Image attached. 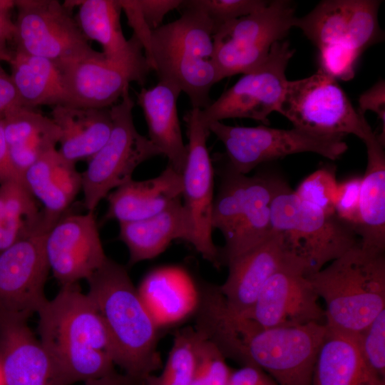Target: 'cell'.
<instances>
[{
    "label": "cell",
    "instance_id": "1",
    "mask_svg": "<svg viewBox=\"0 0 385 385\" xmlns=\"http://www.w3.org/2000/svg\"><path fill=\"white\" fill-rule=\"evenodd\" d=\"M194 327L212 341L225 358L259 367L279 385H311L325 324L261 327L230 312L218 294L206 297Z\"/></svg>",
    "mask_w": 385,
    "mask_h": 385
},
{
    "label": "cell",
    "instance_id": "2",
    "mask_svg": "<svg viewBox=\"0 0 385 385\" xmlns=\"http://www.w3.org/2000/svg\"><path fill=\"white\" fill-rule=\"evenodd\" d=\"M37 314L38 339L66 385L96 379L115 371L106 325L78 283L61 286Z\"/></svg>",
    "mask_w": 385,
    "mask_h": 385
},
{
    "label": "cell",
    "instance_id": "3",
    "mask_svg": "<svg viewBox=\"0 0 385 385\" xmlns=\"http://www.w3.org/2000/svg\"><path fill=\"white\" fill-rule=\"evenodd\" d=\"M86 293L110 337L115 365L137 385L162 368L158 329L147 312L127 270L108 257L88 279Z\"/></svg>",
    "mask_w": 385,
    "mask_h": 385
},
{
    "label": "cell",
    "instance_id": "4",
    "mask_svg": "<svg viewBox=\"0 0 385 385\" xmlns=\"http://www.w3.org/2000/svg\"><path fill=\"white\" fill-rule=\"evenodd\" d=\"M325 304V324L356 334L385 309L384 253L359 243L326 267L307 275Z\"/></svg>",
    "mask_w": 385,
    "mask_h": 385
},
{
    "label": "cell",
    "instance_id": "5",
    "mask_svg": "<svg viewBox=\"0 0 385 385\" xmlns=\"http://www.w3.org/2000/svg\"><path fill=\"white\" fill-rule=\"evenodd\" d=\"M178 19L153 31L150 67L158 81L172 83L188 97L192 108L204 109L220 80L215 61L212 23L201 11L178 8Z\"/></svg>",
    "mask_w": 385,
    "mask_h": 385
},
{
    "label": "cell",
    "instance_id": "6",
    "mask_svg": "<svg viewBox=\"0 0 385 385\" xmlns=\"http://www.w3.org/2000/svg\"><path fill=\"white\" fill-rule=\"evenodd\" d=\"M381 2L326 0L305 16H296L294 26L319 51V69L335 79L348 81L354 76L359 56L381 39L378 21Z\"/></svg>",
    "mask_w": 385,
    "mask_h": 385
},
{
    "label": "cell",
    "instance_id": "7",
    "mask_svg": "<svg viewBox=\"0 0 385 385\" xmlns=\"http://www.w3.org/2000/svg\"><path fill=\"white\" fill-rule=\"evenodd\" d=\"M274 231L288 252L303 266L306 274L318 272L359 242L354 228L301 200L289 186L271 203Z\"/></svg>",
    "mask_w": 385,
    "mask_h": 385
},
{
    "label": "cell",
    "instance_id": "8",
    "mask_svg": "<svg viewBox=\"0 0 385 385\" xmlns=\"http://www.w3.org/2000/svg\"><path fill=\"white\" fill-rule=\"evenodd\" d=\"M111 108L113 128L105 145L89 160L81 173L83 206L94 212L113 190L132 180L136 168L162 152L136 130L133 118L134 101L125 92Z\"/></svg>",
    "mask_w": 385,
    "mask_h": 385
},
{
    "label": "cell",
    "instance_id": "9",
    "mask_svg": "<svg viewBox=\"0 0 385 385\" xmlns=\"http://www.w3.org/2000/svg\"><path fill=\"white\" fill-rule=\"evenodd\" d=\"M206 128L224 145L227 165L244 175L262 163L289 155L311 152L336 160L348 148L344 136L319 134L294 127L287 130L265 125L231 126L215 121Z\"/></svg>",
    "mask_w": 385,
    "mask_h": 385
},
{
    "label": "cell",
    "instance_id": "10",
    "mask_svg": "<svg viewBox=\"0 0 385 385\" xmlns=\"http://www.w3.org/2000/svg\"><path fill=\"white\" fill-rule=\"evenodd\" d=\"M16 51L43 57L59 69L86 59L104 57L93 49L69 7L57 0H16Z\"/></svg>",
    "mask_w": 385,
    "mask_h": 385
},
{
    "label": "cell",
    "instance_id": "11",
    "mask_svg": "<svg viewBox=\"0 0 385 385\" xmlns=\"http://www.w3.org/2000/svg\"><path fill=\"white\" fill-rule=\"evenodd\" d=\"M295 18L290 1L274 0L220 26L213 34V43L220 80L259 67L272 46L282 41L294 27Z\"/></svg>",
    "mask_w": 385,
    "mask_h": 385
},
{
    "label": "cell",
    "instance_id": "12",
    "mask_svg": "<svg viewBox=\"0 0 385 385\" xmlns=\"http://www.w3.org/2000/svg\"><path fill=\"white\" fill-rule=\"evenodd\" d=\"M277 112L294 128L315 133L353 134L364 140L373 131L337 79L320 69L309 77L288 81Z\"/></svg>",
    "mask_w": 385,
    "mask_h": 385
},
{
    "label": "cell",
    "instance_id": "13",
    "mask_svg": "<svg viewBox=\"0 0 385 385\" xmlns=\"http://www.w3.org/2000/svg\"><path fill=\"white\" fill-rule=\"evenodd\" d=\"M294 50L287 41L275 43L267 59L243 76L205 108L200 119L210 123L228 118H250L265 124L273 111H278L288 80L286 69Z\"/></svg>",
    "mask_w": 385,
    "mask_h": 385
},
{
    "label": "cell",
    "instance_id": "14",
    "mask_svg": "<svg viewBox=\"0 0 385 385\" xmlns=\"http://www.w3.org/2000/svg\"><path fill=\"white\" fill-rule=\"evenodd\" d=\"M200 108H192L185 115L188 128V158L182 173L183 205L190 229V243L207 261L218 268L220 250L212 240L214 170L207 148L210 132L200 119Z\"/></svg>",
    "mask_w": 385,
    "mask_h": 385
},
{
    "label": "cell",
    "instance_id": "15",
    "mask_svg": "<svg viewBox=\"0 0 385 385\" xmlns=\"http://www.w3.org/2000/svg\"><path fill=\"white\" fill-rule=\"evenodd\" d=\"M319 299L303 266L293 259L270 277L252 306L240 316L264 328L325 324Z\"/></svg>",
    "mask_w": 385,
    "mask_h": 385
},
{
    "label": "cell",
    "instance_id": "16",
    "mask_svg": "<svg viewBox=\"0 0 385 385\" xmlns=\"http://www.w3.org/2000/svg\"><path fill=\"white\" fill-rule=\"evenodd\" d=\"M46 234L21 240L0 252L1 317L28 321L47 302Z\"/></svg>",
    "mask_w": 385,
    "mask_h": 385
},
{
    "label": "cell",
    "instance_id": "17",
    "mask_svg": "<svg viewBox=\"0 0 385 385\" xmlns=\"http://www.w3.org/2000/svg\"><path fill=\"white\" fill-rule=\"evenodd\" d=\"M60 71L65 105L105 108L115 104L129 91L131 82L143 85L151 68L145 56L121 61L104 56L76 61Z\"/></svg>",
    "mask_w": 385,
    "mask_h": 385
},
{
    "label": "cell",
    "instance_id": "18",
    "mask_svg": "<svg viewBox=\"0 0 385 385\" xmlns=\"http://www.w3.org/2000/svg\"><path fill=\"white\" fill-rule=\"evenodd\" d=\"M46 260L61 286L88 279L107 260L94 212L63 215L46 232Z\"/></svg>",
    "mask_w": 385,
    "mask_h": 385
},
{
    "label": "cell",
    "instance_id": "19",
    "mask_svg": "<svg viewBox=\"0 0 385 385\" xmlns=\"http://www.w3.org/2000/svg\"><path fill=\"white\" fill-rule=\"evenodd\" d=\"M293 259L282 235L273 230L262 242L227 262V277L218 286L227 309L239 315L247 312L270 277Z\"/></svg>",
    "mask_w": 385,
    "mask_h": 385
},
{
    "label": "cell",
    "instance_id": "20",
    "mask_svg": "<svg viewBox=\"0 0 385 385\" xmlns=\"http://www.w3.org/2000/svg\"><path fill=\"white\" fill-rule=\"evenodd\" d=\"M0 362L6 385H66L27 321L0 316Z\"/></svg>",
    "mask_w": 385,
    "mask_h": 385
},
{
    "label": "cell",
    "instance_id": "21",
    "mask_svg": "<svg viewBox=\"0 0 385 385\" xmlns=\"http://www.w3.org/2000/svg\"><path fill=\"white\" fill-rule=\"evenodd\" d=\"M147 312L159 329L178 324L195 313L200 290L189 273L165 266L145 275L137 288Z\"/></svg>",
    "mask_w": 385,
    "mask_h": 385
},
{
    "label": "cell",
    "instance_id": "22",
    "mask_svg": "<svg viewBox=\"0 0 385 385\" xmlns=\"http://www.w3.org/2000/svg\"><path fill=\"white\" fill-rule=\"evenodd\" d=\"M288 186L278 175L261 173L249 176L235 229L220 250L222 265L258 245L273 232L271 203Z\"/></svg>",
    "mask_w": 385,
    "mask_h": 385
},
{
    "label": "cell",
    "instance_id": "23",
    "mask_svg": "<svg viewBox=\"0 0 385 385\" xmlns=\"http://www.w3.org/2000/svg\"><path fill=\"white\" fill-rule=\"evenodd\" d=\"M182 192V174L168 165L157 177L132 179L111 192L106 197L108 209L103 220L121 223L150 217L181 198Z\"/></svg>",
    "mask_w": 385,
    "mask_h": 385
},
{
    "label": "cell",
    "instance_id": "24",
    "mask_svg": "<svg viewBox=\"0 0 385 385\" xmlns=\"http://www.w3.org/2000/svg\"><path fill=\"white\" fill-rule=\"evenodd\" d=\"M75 164L53 149L23 173V183L42 205L50 227L63 215L81 190V173Z\"/></svg>",
    "mask_w": 385,
    "mask_h": 385
},
{
    "label": "cell",
    "instance_id": "25",
    "mask_svg": "<svg viewBox=\"0 0 385 385\" xmlns=\"http://www.w3.org/2000/svg\"><path fill=\"white\" fill-rule=\"evenodd\" d=\"M181 90L164 81L137 93L148 128L149 140L168 159L169 165L182 174L188 158V148L182 136L177 102Z\"/></svg>",
    "mask_w": 385,
    "mask_h": 385
},
{
    "label": "cell",
    "instance_id": "26",
    "mask_svg": "<svg viewBox=\"0 0 385 385\" xmlns=\"http://www.w3.org/2000/svg\"><path fill=\"white\" fill-rule=\"evenodd\" d=\"M181 198L153 216L119 223L118 237L128 248L129 265L155 258L175 240L190 243L191 229Z\"/></svg>",
    "mask_w": 385,
    "mask_h": 385
},
{
    "label": "cell",
    "instance_id": "27",
    "mask_svg": "<svg viewBox=\"0 0 385 385\" xmlns=\"http://www.w3.org/2000/svg\"><path fill=\"white\" fill-rule=\"evenodd\" d=\"M367 165L360 188V222L355 232L361 247L378 252L385 250L384 143L372 131L364 140Z\"/></svg>",
    "mask_w": 385,
    "mask_h": 385
},
{
    "label": "cell",
    "instance_id": "28",
    "mask_svg": "<svg viewBox=\"0 0 385 385\" xmlns=\"http://www.w3.org/2000/svg\"><path fill=\"white\" fill-rule=\"evenodd\" d=\"M311 385H385V379L368 366L353 334L327 327Z\"/></svg>",
    "mask_w": 385,
    "mask_h": 385
},
{
    "label": "cell",
    "instance_id": "29",
    "mask_svg": "<svg viewBox=\"0 0 385 385\" xmlns=\"http://www.w3.org/2000/svg\"><path fill=\"white\" fill-rule=\"evenodd\" d=\"M51 118L61 130L58 152L76 163L89 160L107 142L112 128L110 108H79L58 105Z\"/></svg>",
    "mask_w": 385,
    "mask_h": 385
},
{
    "label": "cell",
    "instance_id": "30",
    "mask_svg": "<svg viewBox=\"0 0 385 385\" xmlns=\"http://www.w3.org/2000/svg\"><path fill=\"white\" fill-rule=\"evenodd\" d=\"M3 117L9 155L22 176L43 155L56 149L61 130L51 118L24 106L6 111Z\"/></svg>",
    "mask_w": 385,
    "mask_h": 385
},
{
    "label": "cell",
    "instance_id": "31",
    "mask_svg": "<svg viewBox=\"0 0 385 385\" xmlns=\"http://www.w3.org/2000/svg\"><path fill=\"white\" fill-rule=\"evenodd\" d=\"M78 3L77 23L88 40L101 44L106 58L121 61L145 56L143 48L135 35L128 40L123 35L119 1L83 0Z\"/></svg>",
    "mask_w": 385,
    "mask_h": 385
},
{
    "label": "cell",
    "instance_id": "32",
    "mask_svg": "<svg viewBox=\"0 0 385 385\" xmlns=\"http://www.w3.org/2000/svg\"><path fill=\"white\" fill-rule=\"evenodd\" d=\"M21 106L65 105L62 73L51 61L16 51L9 61Z\"/></svg>",
    "mask_w": 385,
    "mask_h": 385
},
{
    "label": "cell",
    "instance_id": "33",
    "mask_svg": "<svg viewBox=\"0 0 385 385\" xmlns=\"http://www.w3.org/2000/svg\"><path fill=\"white\" fill-rule=\"evenodd\" d=\"M50 228L43 208L22 181L0 185V252Z\"/></svg>",
    "mask_w": 385,
    "mask_h": 385
},
{
    "label": "cell",
    "instance_id": "34",
    "mask_svg": "<svg viewBox=\"0 0 385 385\" xmlns=\"http://www.w3.org/2000/svg\"><path fill=\"white\" fill-rule=\"evenodd\" d=\"M195 334L194 327L178 331L162 371L149 376L143 385H191L196 365Z\"/></svg>",
    "mask_w": 385,
    "mask_h": 385
},
{
    "label": "cell",
    "instance_id": "35",
    "mask_svg": "<svg viewBox=\"0 0 385 385\" xmlns=\"http://www.w3.org/2000/svg\"><path fill=\"white\" fill-rule=\"evenodd\" d=\"M248 178L228 165L223 173L217 194L214 198L212 227L220 231L225 242L230 239L235 229Z\"/></svg>",
    "mask_w": 385,
    "mask_h": 385
},
{
    "label": "cell",
    "instance_id": "36",
    "mask_svg": "<svg viewBox=\"0 0 385 385\" xmlns=\"http://www.w3.org/2000/svg\"><path fill=\"white\" fill-rule=\"evenodd\" d=\"M195 332L196 365L191 385H227L232 369L225 356L212 341Z\"/></svg>",
    "mask_w": 385,
    "mask_h": 385
},
{
    "label": "cell",
    "instance_id": "37",
    "mask_svg": "<svg viewBox=\"0 0 385 385\" xmlns=\"http://www.w3.org/2000/svg\"><path fill=\"white\" fill-rule=\"evenodd\" d=\"M264 0H187L178 8L201 11L212 23L215 32L222 25L247 16L268 4ZM215 34V33H214Z\"/></svg>",
    "mask_w": 385,
    "mask_h": 385
},
{
    "label": "cell",
    "instance_id": "38",
    "mask_svg": "<svg viewBox=\"0 0 385 385\" xmlns=\"http://www.w3.org/2000/svg\"><path fill=\"white\" fill-rule=\"evenodd\" d=\"M337 185L335 168L325 166L304 179L294 192L301 200L325 213L335 215L334 197Z\"/></svg>",
    "mask_w": 385,
    "mask_h": 385
},
{
    "label": "cell",
    "instance_id": "39",
    "mask_svg": "<svg viewBox=\"0 0 385 385\" xmlns=\"http://www.w3.org/2000/svg\"><path fill=\"white\" fill-rule=\"evenodd\" d=\"M353 335L368 366L385 379V309L361 332Z\"/></svg>",
    "mask_w": 385,
    "mask_h": 385
},
{
    "label": "cell",
    "instance_id": "40",
    "mask_svg": "<svg viewBox=\"0 0 385 385\" xmlns=\"http://www.w3.org/2000/svg\"><path fill=\"white\" fill-rule=\"evenodd\" d=\"M361 183V177H354L338 183L334 197L335 215L354 231L360 222Z\"/></svg>",
    "mask_w": 385,
    "mask_h": 385
},
{
    "label": "cell",
    "instance_id": "41",
    "mask_svg": "<svg viewBox=\"0 0 385 385\" xmlns=\"http://www.w3.org/2000/svg\"><path fill=\"white\" fill-rule=\"evenodd\" d=\"M119 2L121 9L125 14L129 26L133 30V35L138 38L143 48L145 58L150 67L153 31L144 19L137 0H119Z\"/></svg>",
    "mask_w": 385,
    "mask_h": 385
},
{
    "label": "cell",
    "instance_id": "42",
    "mask_svg": "<svg viewBox=\"0 0 385 385\" xmlns=\"http://www.w3.org/2000/svg\"><path fill=\"white\" fill-rule=\"evenodd\" d=\"M144 19L153 31L162 26L165 16L170 11L178 9L181 0H137Z\"/></svg>",
    "mask_w": 385,
    "mask_h": 385
},
{
    "label": "cell",
    "instance_id": "43",
    "mask_svg": "<svg viewBox=\"0 0 385 385\" xmlns=\"http://www.w3.org/2000/svg\"><path fill=\"white\" fill-rule=\"evenodd\" d=\"M367 111L376 113L385 128V83L384 80L376 83L359 96L357 112L364 115Z\"/></svg>",
    "mask_w": 385,
    "mask_h": 385
},
{
    "label": "cell",
    "instance_id": "44",
    "mask_svg": "<svg viewBox=\"0 0 385 385\" xmlns=\"http://www.w3.org/2000/svg\"><path fill=\"white\" fill-rule=\"evenodd\" d=\"M227 385H279L265 371L252 365L233 370Z\"/></svg>",
    "mask_w": 385,
    "mask_h": 385
},
{
    "label": "cell",
    "instance_id": "45",
    "mask_svg": "<svg viewBox=\"0 0 385 385\" xmlns=\"http://www.w3.org/2000/svg\"><path fill=\"white\" fill-rule=\"evenodd\" d=\"M22 181L21 175L14 166L6 141L3 114H0V185L6 182Z\"/></svg>",
    "mask_w": 385,
    "mask_h": 385
},
{
    "label": "cell",
    "instance_id": "46",
    "mask_svg": "<svg viewBox=\"0 0 385 385\" xmlns=\"http://www.w3.org/2000/svg\"><path fill=\"white\" fill-rule=\"evenodd\" d=\"M18 106L21 104L11 76L0 64V114Z\"/></svg>",
    "mask_w": 385,
    "mask_h": 385
},
{
    "label": "cell",
    "instance_id": "47",
    "mask_svg": "<svg viewBox=\"0 0 385 385\" xmlns=\"http://www.w3.org/2000/svg\"><path fill=\"white\" fill-rule=\"evenodd\" d=\"M14 6V1L0 0V44L6 45V41L14 39L16 27L9 11Z\"/></svg>",
    "mask_w": 385,
    "mask_h": 385
},
{
    "label": "cell",
    "instance_id": "48",
    "mask_svg": "<svg viewBox=\"0 0 385 385\" xmlns=\"http://www.w3.org/2000/svg\"><path fill=\"white\" fill-rule=\"evenodd\" d=\"M85 385H137L125 374H121L115 371L103 377L89 380L84 382Z\"/></svg>",
    "mask_w": 385,
    "mask_h": 385
},
{
    "label": "cell",
    "instance_id": "49",
    "mask_svg": "<svg viewBox=\"0 0 385 385\" xmlns=\"http://www.w3.org/2000/svg\"><path fill=\"white\" fill-rule=\"evenodd\" d=\"M12 56L13 53L7 50L6 45L0 44V60L9 62L11 60Z\"/></svg>",
    "mask_w": 385,
    "mask_h": 385
},
{
    "label": "cell",
    "instance_id": "50",
    "mask_svg": "<svg viewBox=\"0 0 385 385\" xmlns=\"http://www.w3.org/2000/svg\"><path fill=\"white\" fill-rule=\"evenodd\" d=\"M0 385H6V381H5L1 362H0Z\"/></svg>",
    "mask_w": 385,
    "mask_h": 385
}]
</instances>
